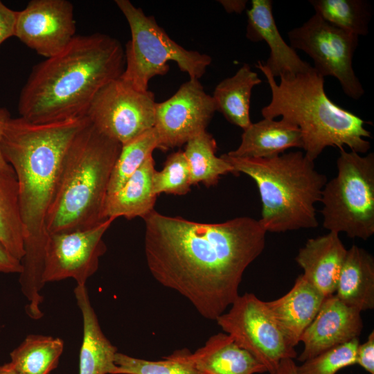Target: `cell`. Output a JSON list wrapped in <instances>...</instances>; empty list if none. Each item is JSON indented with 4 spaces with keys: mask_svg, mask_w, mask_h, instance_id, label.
Wrapping results in <instances>:
<instances>
[{
    "mask_svg": "<svg viewBox=\"0 0 374 374\" xmlns=\"http://www.w3.org/2000/svg\"><path fill=\"white\" fill-rule=\"evenodd\" d=\"M363 328L361 312L348 306L335 294L326 297L316 317L303 332L301 362L357 338Z\"/></svg>",
    "mask_w": 374,
    "mask_h": 374,
    "instance_id": "15",
    "label": "cell"
},
{
    "mask_svg": "<svg viewBox=\"0 0 374 374\" xmlns=\"http://www.w3.org/2000/svg\"><path fill=\"white\" fill-rule=\"evenodd\" d=\"M347 249L339 233L310 238L295 260L303 269V276L325 297L335 294Z\"/></svg>",
    "mask_w": 374,
    "mask_h": 374,
    "instance_id": "17",
    "label": "cell"
},
{
    "mask_svg": "<svg viewBox=\"0 0 374 374\" xmlns=\"http://www.w3.org/2000/svg\"><path fill=\"white\" fill-rule=\"evenodd\" d=\"M115 220L109 217L86 230L48 234L42 274L44 285L71 278L78 285H86L107 250L103 238Z\"/></svg>",
    "mask_w": 374,
    "mask_h": 374,
    "instance_id": "12",
    "label": "cell"
},
{
    "mask_svg": "<svg viewBox=\"0 0 374 374\" xmlns=\"http://www.w3.org/2000/svg\"><path fill=\"white\" fill-rule=\"evenodd\" d=\"M215 111L212 96L199 80L184 82L170 98L156 103L154 129L158 149L166 151L186 143L206 130Z\"/></svg>",
    "mask_w": 374,
    "mask_h": 374,
    "instance_id": "13",
    "label": "cell"
},
{
    "mask_svg": "<svg viewBox=\"0 0 374 374\" xmlns=\"http://www.w3.org/2000/svg\"><path fill=\"white\" fill-rule=\"evenodd\" d=\"M115 3L131 33V39L124 49L125 64L121 80L139 91H146L152 78L168 72L169 61L175 62L190 79L199 80L205 73L212 60L209 55L178 44L153 16L146 15L129 0H116Z\"/></svg>",
    "mask_w": 374,
    "mask_h": 374,
    "instance_id": "7",
    "label": "cell"
},
{
    "mask_svg": "<svg viewBox=\"0 0 374 374\" xmlns=\"http://www.w3.org/2000/svg\"><path fill=\"white\" fill-rule=\"evenodd\" d=\"M156 103L153 92L139 91L119 77L97 93L85 116L123 145L154 127Z\"/></svg>",
    "mask_w": 374,
    "mask_h": 374,
    "instance_id": "11",
    "label": "cell"
},
{
    "mask_svg": "<svg viewBox=\"0 0 374 374\" xmlns=\"http://www.w3.org/2000/svg\"><path fill=\"white\" fill-rule=\"evenodd\" d=\"M0 374H19L8 362L4 364L0 365Z\"/></svg>",
    "mask_w": 374,
    "mask_h": 374,
    "instance_id": "39",
    "label": "cell"
},
{
    "mask_svg": "<svg viewBox=\"0 0 374 374\" xmlns=\"http://www.w3.org/2000/svg\"><path fill=\"white\" fill-rule=\"evenodd\" d=\"M74 294L83 320L79 374H112L117 348L103 332L86 285H77Z\"/></svg>",
    "mask_w": 374,
    "mask_h": 374,
    "instance_id": "21",
    "label": "cell"
},
{
    "mask_svg": "<svg viewBox=\"0 0 374 374\" xmlns=\"http://www.w3.org/2000/svg\"><path fill=\"white\" fill-rule=\"evenodd\" d=\"M89 120L86 116L48 123L10 118L0 141L2 155L16 175L23 224L24 256L19 284L33 312L44 300L40 294L45 247L48 234L46 220L62 161L76 134Z\"/></svg>",
    "mask_w": 374,
    "mask_h": 374,
    "instance_id": "2",
    "label": "cell"
},
{
    "mask_svg": "<svg viewBox=\"0 0 374 374\" xmlns=\"http://www.w3.org/2000/svg\"><path fill=\"white\" fill-rule=\"evenodd\" d=\"M190 359L201 374H256L267 368L225 332L211 337L204 345L190 353Z\"/></svg>",
    "mask_w": 374,
    "mask_h": 374,
    "instance_id": "19",
    "label": "cell"
},
{
    "mask_svg": "<svg viewBox=\"0 0 374 374\" xmlns=\"http://www.w3.org/2000/svg\"><path fill=\"white\" fill-rule=\"evenodd\" d=\"M256 66L265 75L271 90L269 103L263 107V118H282L301 130L305 156L314 161L327 147L339 150L344 146L359 154L366 153L371 134L364 127L367 122L339 107L326 95L324 78L312 66L305 72L281 75L279 83L262 61Z\"/></svg>",
    "mask_w": 374,
    "mask_h": 374,
    "instance_id": "4",
    "label": "cell"
},
{
    "mask_svg": "<svg viewBox=\"0 0 374 374\" xmlns=\"http://www.w3.org/2000/svg\"><path fill=\"white\" fill-rule=\"evenodd\" d=\"M21 261L13 257L0 243V273L20 274Z\"/></svg>",
    "mask_w": 374,
    "mask_h": 374,
    "instance_id": "35",
    "label": "cell"
},
{
    "mask_svg": "<svg viewBox=\"0 0 374 374\" xmlns=\"http://www.w3.org/2000/svg\"><path fill=\"white\" fill-rule=\"evenodd\" d=\"M262 80L248 64H244L231 77L220 82L212 98L216 111L221 112L231 123L247 128L252 123L250 104L252 89Z\"/></svg>",
    "mask_w": 374,
    "mask_h": 374,
    "instance_id": "24",
    "label": "cell"
},
{
    "mask_svg": "<svg viewBox=\"0 0 374 374\" xmlns=\"http://www.w3.org/2000/svg\"><path fill=\"white\" fill-rule=\"evenodd\" d=\"M121 146L89 121L76 134L64 155L47 214L48 234L86 230L107 220V188Z\"/></svg>",
    "mask_w": 374,
    "mask_h": 374,
    "instance_id": "5",
    "label": "cell"
},
{
    "mask_svg": "<svg viewBox=\"0 0 374 374\" xmlns=\"http://www.w3.org/2000/svg\"><path fill=\"white\" fill-rule=\"evenodd\" d=\"M63 350L59 337L29 335L10 353V363L19 374H49L57 367Z\"/></svg>",
    "mask_w": 374,
    "mask_h": 374,
    "instance_id": "26",
    "label": "cell"
},
{
    "mask_svg": "<svg viewBox=\"0 0 374 374\" xmlns=\"http://www.w3.org/2000/svg\"><path fill=\"white\" fill-rule=\"evenodd\" d=\"M339 151L337 173L321 193L323 226L366 240L374 234V153Z\"/></svg>",
    "mask_w": 374,
    "mask_h": 374,
    "instance_id": "8",
    "label": "cell"
},
{
    "mask_svg": "<svg viewBox=\"0 0 374 374\" xmlns=\"http://www.w3.org/2000/svg\"><path fill=\"white\" fill-rule=\"evenodd\" d=\"M290 46L308 54L313 68L323 78L338 80L344 93L358 100L364 89L353 67L359 37L342 30L314 14L301 26L288 33Z\"/></svg>",
    "mask_w": 374,
    "mask_h": 374,
    "instance_id": "9",
    "label": "cell"
},
{
    "mask_svg": "<svg viewBox=\"0 0 374 374\" xmlns=\"http://www.w3.org/2000/svg\"><path fill=\"white\" fill-rule=\"evenodd\" d=\"M325 296L303 274L284 296L265 305L289 344L295 347L318 313Z\"/></svg>",
    "mask_w": 374,
    "mask_h": 374,
    "instance_id": "18",
    "label": "cell"
},
{
    "mask_svg": "<svg viewBox=\"0 0 374 374\" xmlns=\"http://www.w3.org/2000/svg\"><path fill=\"white\" fill-rule=\"evenodd\" d=\"M315 14L327 22L354 35L366 36L372 17L366 0H310Z\"/></svg>",
    "mask_w": 374,
    "mask_h": 374,
    "instance_id": "28",
    "label": "cell"
},
{
    "mask_svg": "<svg viewBox=\"0 0 374 374\" xmlns=\"http://www.w3.org/2000/svg\"><path fill=\"white\" fill-rule=\"evenodd\" d=\"M154 166L151 154L118 192L107 197L104 207L105 219L118 217L127 220L136 217L143 219L154 210L157 196L152 186Z\"/></svg>",
    "mask_w": 374,
    "mask_h": 374,
    "instance_id": "23",
    "label": "cell"
},
{
    "mask_svg": "<svg viewBox=\"0 0 374 374\" xmlns=\"http://www.w3.org/2000/svg\"><path fill=\"white\" fill-rule=\"evenodd\" d=\"M292 148H303L300 129L283 118H263L244 130L240 145L226 154L242 158H269Z\"/></svg>",
    "mask_w": 374,
    "mask_h": 374,
    "instance_id": "20",
    "label": "cell"
},
{
    "mask_svg": "<svg viewBox=\"0 0 374 374\" xmlns=\"http://www.w3.org/2000/svg\"><path fill=\"white\" fill-rule=\"evenodd\" d=\"M143 220L152 276L210 320L215 321L239 296L245 269L265 247L266 230L250 217L201 223L154 210Z\"/></svg>",
    "mask_w": 374,
    "mask_h": 374,
    "instance_id": "1",
    "label": "cell"
},
{
    "mask_svg": "<svg viewBox=\"0 0 374 374\" xmlns=\"http://www.w3.org/2000/svg\"><path fill=\"white\" fill-rule=\"evenodd\" d=\"M335 295L361 312L374 308V258L367 251L347 249Z\"/></svg>",
    "mask_w": 374,
    "mask_h": 374,
    "instance_id": "22",
    "label": "cell"
},
{
    "mask_svg": "<svg viewBox=\"0 0 374 374\" xmlns=\"http://www.w3.org/2000/svg\"><path fill=\"white\" fill-rule=\"evenodd\" d=\"M155 149L158 140L154 127L123 144L111 174L107 197L118 192Z\"/></svg>",
    "mask_w": 374,
    "mask_h": 374,
    "instance_id": "29",
    "label": "cell"
},
{
    "mask_svg": "<svg viewBox=\"0 0 374 374\" xmlns=\"http://www.w3.org/2000/svg\"><path fill=\"white\" fill-rule=\"evenodd\" d=\"M222 157L236 174L253 179L258 188L261 217L267 232L282 233L319 225L314 204L321 201L327 177L315 169L314 161L301 151L269 158H242L226 153Z\"/></svg>",
    "mask_w": 374,
    "mask_h": 374,
    "instance_id": "6",
    "label": "cell"
},
{
    "mask_svg": "<svg viewBox=\"0 0 374 374\" xmlns=\"http://www.w3.org/2000/svg\"><path fill=\"white\" fill-rule=\"evenodd\" d=\"M188 348L175 350L161 360L152 361L117 352L112 374H201Z\"/></svg>",
    "mask_w": 374,
    "mask_h": 374,
    "instance_id": "30",
    "label": "cell"
},
{
    "mask_svg": "<svg viewBox=\"0 0 374 374\" xmlns=\"http://www.w3.org/2000/svg\"><path fill=\"white\" fill-rule=\"evenodd\" d=\"M17 12L0 1V45L15 35Z\"/></svg>",
    "mask_w": 374,
    "mask_h": 374,
    "instance_id": "34",
    "label": "cell"
},
{
    "mask_svg": "<svg viewBox=\"0 0 374 374\" xmlns=\"http://www.w3.org/2000/svg\"><path fill=\"white\" fill-rule=\"evenodd\" d=\"M0 243L15 258L24 256L19 189L12 168L0 171Z\"/></svg>",
    "mask_w": 374,
    "mask_h": 374,
    "instance_id": "25",
    "label": "cell"
},
{
    "mask_svg": "<svg viewBox=\"0 0 374 374\" xmlns=\"http://www.w3.org/2000/svg\"><path fill=\"white\" fill-rule=\"evenodd\" d=\"M269 374H299L297 365L294 361V359H285Z\"/></svg>",
    "mask_w": 374,
    "mask_h": 374,
    "instance_id": "37",
    "label": "cell"
},
{
    "mask_svg": "<svg viewBox=\"0 0 374 374\" xmlns=\"http://www.w3.org/2000/svg\"><path fill=\"white\" fill-rule=\"evenodd\" d=\"M356 364L359 365L370 374H374V332L372 331L367 340L359 344L357 350Z\"/></svg>",
    "mask_w": 374,
    "mask_h": 374,
    "instance_id": "33",
    "label": "cell"
},
{
    "mask_svg": "<svg viewBox=\"0 0 374 374\" xmlns=\"http://www.w3.org/2000/svg\"><path fill=\"white\" fill-rule=\"evenodd\" d=\"M359 338L331 348L297 366L299 374H336L356 364Z\"/></svg>",
    "mask_w": 374,
    "mask_h": 374,
    "instance_id": "32",
    "label": "cell"
},
{
    "mask_svg": "<svg viewBox=\"0 0 374 374\" xmlns=\"http://www.w3.org/2000/svg\"><path fill=\"white\" fill-rule=\"evenodd\" d=\"M153 192L183 195L190 190V172L184 152L178 150L169 154L161 171L152 177Z\"/></svg>",
    "mask_w": 374,
    "mask_h": 374,
    "instance_id": "31",
    "label": "cell"
},
{
    "mask_svg": "<svg viewBox=\"0 0 374 374\" xmlns=\"http://www.w3.org/2000/svg\"><path fill=\"white\" fill-rule=\"evenodd\" d=\"M271 0H252L247 11V37L252 42L265 41L269 48V57L263 62L275 78L281 75H295L312 68L303 60L281 36L276 24Z\"/></svg>",
    "mask_w": 374,
    "mask_h": 374,
    "instance_id": "16",
    "label": "cell"
},
{
    "mask_svg": "<svg viewBox=\"0 0 374 374\" xmlns=\"http://www.w3.org/2000/svg\"><path fill=\"white\" fill-rule=\"evenodd\" d=\"M11 118L9 111L6 107H0V141L4 127ZM12 168L4 159L0 147V171L9 170Z\"/></svg>",
    "mask_w": 374,
    "mask_h": 374,
    "instance_id": "36",
    "label": "cell"
},
{
    "mask_svg": "<svg viewBox=\"0 0 374 374\" xmlns=\"http://www.w3.org/2000/svg\"><path fill=\"white\" fill-rule=\"evenodd\" d=\"M216 150L215 139L206 130L186 143L184 152L189 164L192 185L202 183L211 187L217 184L222 175H238L226 161L216 156Z\"/></svg>",
    "mask_w": 374,
    "mask_h": 374,
    "instance_id": "27",
    "label": "cell"
},
{
    "mask_svg": "<svg viewBox=\"0 0 374 374\" xmlns=\"http://www.w3.org/2000/svg\"><path fill=\"white\" fill-rule=\"evenodd\" d=\"M75 31L73 6L67 0H32L17 12L14 36L46 58L62 51Z\"/></svg>",
    "mask_w": 374,
    "mask_h": 374,
    "instance_id": "14",
    "label": "cell"
},
{
    "mask_svg": "<svg viewBox=\"0 0 374 374\" xmlns=\"http://www.w3.org/2000/svg\"><path fill=\"white\" fill-rule=\"evenodd\" d=\"M219 2L227 12H235L238 14L241 13L246 8L247 3V1L245 0H221Z\"/></svg>",
    "mask_w": 374,
    "mask_h": 374,
    "instance_id": "38",
    "label": "cell"
},
{
    "mask_svg": "<svg viewBox=\"0 0 374 374\" xmlns=\"http://www.w3.org/2000/svg\"><path fill=\"white\" fill-rule=\"evenodd\" d=\"M125 64L117 39L100 33L75 35L33 67L19 96L20 117L48 123L85 116L97 93L121 75Z\"/></svg>",
    "mask_w": 374,
    "mask_h": 374,
    "instance_id": "3",
    "label": "cell"
},
{
    "mask_svg": "<svg viewBox=\"0 0 374 374\" xmlns=\"http://www.w3.org/2000/svg\"><path fill=\"white\" fill-rule=\"evenodd\" d=\"M217 325L266 368L274 371L285 359H294L297 353L268 311L265 301L254 294L239 295L216 319Z\"/></svg>",
    "mask_w": 374,
    "mask_h": 374,
    "instance_id": "10",
    "label": "cell"
}]
</instances>
